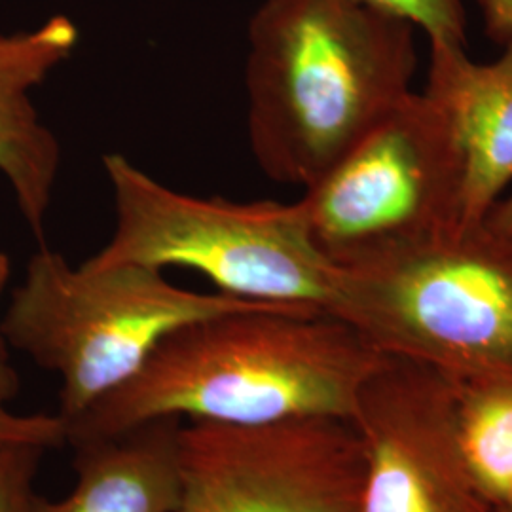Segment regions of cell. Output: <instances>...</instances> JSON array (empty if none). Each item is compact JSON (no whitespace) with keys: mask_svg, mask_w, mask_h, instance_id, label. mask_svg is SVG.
I'll list each match as a JSON object with an SVG mask.
<instances>
[{"mask_svg":"<svg viewBox=\"0 0 512 512\" xmlns=\"http://www.w3.org/2000/svg\"><path fill=\"white\" fill-rule=\"evenodd\" d=\"M103 169L114 230L88 264L186 268L205 275L219 293L319 311L351 325L349 272L315 243L300 200L190 196L118 152L103 156Z\"/></svg>","mask_w":512,"mask_h":512,"instance_id":"obj_3","label":"cell"},{"mask_svg":"<svg viewBox=\"0 0 512 512\" xmlns=\"http://www.w3.org/2000/svg\"><path fill=\"white\" fill-rule=\"evenodd\" d=\"M387 365L366 384L351 420L363 450L359 512H456V499L437 459L427 454L421 440L403 431L385 380Z\"/></svg>","mask_w":512,"mask_h":512,"instance_id":"obj_11","label":"cell"},{"mask_svg":"<svg viewBox=\"0 0 512 512\" xmlns=\"http://www.w3.org/2000/svg\"><path fill=\"white\" fill-rule=\"evenodd\" d=\"M19 376L10 361V346L0 336V448L8 444H38L48 450L67 444L65 423L57 414H16L8 404L16 399Z\"/></svg>","mask_w":512,"mask_h":512,"instance_id":"obj_13","label":"cell"},{"mask_svg":"<svg viewBox=\"0 0 512 512\" xmlns=\"http://www.w3.org/2000/svg\"><path fill=\"white\" fill-rule=\"evenodd\" d=\"M181 425L179 418H164L73 444L71 494L55 501L37 495L31 512L175 511L181 499Z\"/></svg>","mask_w":512,"mask_h":512,"instance_id":"obj_10","label":"cell"},{"mask_svg":"<svg viewBox=\"0 0 512 512\" xmlns=\"http://www.w3.org/2000/svg\"><path fill=\"white\" fill-rule=\"evenodd\" d=\"M48 448L38 444H8L0 448V512H31L35 478Z\"/></svg>","mask_w":512,"mask_h":512,"instance_id":"obj_15","label":"cell"},{"mask_svg":"<svg viewBox=\"0 0 512 512\" xmlns=\"http://www.w3.org/2000/svg\"><path fill=\"white\" fill-rule=\"evenodd\" d=\"M465 169L439 103L412 92L304 188L315 243L351 268L463 234Z\"/></svg>","mask_w":512,"mask_h":512,"instance_id":"obj_6","label":"cell"},{"mask_svg":"<svg viewBox=\"0 0 512 512\" xmlns=\"http://www.w3.org/2000/svg\"><path fill=\"white\" fill-rule=\"evenodd\" d=\"M262 306L277 304L188 291L139 264L73 266L42 243L12 291L0 336L59 376L57 416L69 423L131 380L171 332Z\"/></svg>","mask_w":512,"mask_h":512,"instance_id":"obj_4","label":"cell"},{"mask_svg":"<svg viewBox=\"0 0 512 512\" xmlns=\"http://www.w3.org/2000/svg\"><path fill=\"white\" fill-rule=\"evenodd\" d=\"M456 135L463 169L461 230L482 226L512 183V44L490 63L431 46L427 88Z\"/></svg>","mask_w":512,"mask_h":512,"instance_id":"obj_9","label":"cell"},{"mask_svg":"<svg viewBox=\"0 0 512 512\" xmlns=\"http://www.w3.org/2000/svg\"><path fill=\"white\" fill-rule=\"evenodd\" d=\"M385 14L406 19L421 29L429 46L465 48L467 19L463 0H363Z\"/></svg>","mask_w":512,"mask_h":512,"instance_id":"obj_14","label":"cell"},{"mask_svg":"<svg viewBox=\"0 0 512 512\" xmlns=\"http://www.w3.org/2000/svg\"><path fill=\"white\" fill-rule=\"evenodd\" d=\"M378 348L471 380H512V238L486 224L346 268Z\"/></svg>","mask_w":512,"mask_h":512,"instance_id":"obj_5","label":"cell"},{"mask_svg":"<svg viewBox=\"0 0 512 512\" xmlns=\"http://www.w3.org/2000/svg\"><path fill=\"white\" fill-rule=\"evenodd\" d=\"M10 272H12V264H10V258L6 253L0 251V296L4 293L6 285H8V279H10Z\"/></svg>","mask_w":512,"mask_h":512,"instance_id":"obj_18","label":"cell"},{"mask_svg":"<svg viewBox=\"0 0 512 512\" xmlns=\"http://www.w3.org/2000/svg\"><path fill=\"white\" fill-rule=\"evenodd\" d=\"M511 238H512V236H511Z\"/></svg>","mask_w":512,"mask_h":512,"instance_id":"obj_20","label":"cell"},{"mask_svg":"<svg viewBox=\"0 0 512 512\" xmlns=\"http://www.w3.org/2000/svg\"><path fill=\"white\" fill-rule=\"evenodd\" d=\"M416 27L363 0H264L247 25L245 120L260 171L308 188L414 92Z\"/></svg>","mask_w":512,"mask_h":512,"instance_id":"obj_2","label":"cell"},{"mask_svg":"<svg viewBox=\"0 0 512 512\" xmlns=\"http://www.w3.org/2000/svg\"><path fill=\"white\" fill-rule=\"evenodd\" d=\"M456 433L465 473L495 499L512 490V380H475Z\"/></svg>","mask_w":512,"mask_h":512,"instance_id":"obj_12","label":"cell"},{"mask_svg":"<svg viewBox=\"0 0 512 512\" xmlns=\"http://www.w3.org/2000/svg\"><path fill=\"white\" fill-rule=\"evenodd\" d=\"M80 31L57 14L31 31L0 35V175L38 245L54 200L61 147L33 103V92L73 57Z\"/></svg>","mask_w":512,"mask_h":512,"instance_id":"obj_8","label":"cell"},{"mask_svg":"<svg viewBox=\"0 0 512 512\" xmlns=\"http://www.w3.org/2000/svg\"><path fill=\"white\" fill-rule=\"evenodd\" d=\"M490 230H494L495 234H501V236H512V192L503 198L501 202L497 203L494 207V211L490 213V217L484 222Z\"/></svg>","mask_w":512,"mask_h":512,"instance_id":"obj_17","label":"cell"},{"mask_svg":"<svg viewBox=\"0 0 512 512\" xmlns=\"http://www.w3.org/2000/svg\"><path fill=\"white\" fill-rule=\"evenodd\" d=\"M391 353L319 311L262 306L171 332L126 384L65 423L67 444L164 418L224 425L355 418Z\"/></svg>","mask_w":512,"mask_h":512,"instance_id":"obj_1","label":"cell"},{"mask_svg":"<svg viewBox=\"0 0 512 512\" xmlns=\"http://www.w3.org/2000/svg\"><path fill=\"white\" fill-rule=\"evenodd\" d=\"M503 503H505V505H507V507H509V509H511L512 511V490H511V494L507 495V497H505V501H503Z\"/></svg>","mask_w":512,"mask_h":512,"instance_id":"obj_19","label":"cell"},{"mask_svg":"<svg viewBox=\"0 0 512 512\" xmlns=\"http://www.w3.org/2000/svg\"><path fill=\"white\" fill-rule=\"evenodd\" d=\"M486 33L492 40L512 44V0H480Z\"/></svg>","mask_w":512,"mask_h":512,"instance_id":"obj_16","label":"cell"},{"mask_svg":"<svg viewBox=\"0 0 512 512\" xmlns=\"http://www.w3.org/2000/svg\"><path fill=\"white\" fill-rule=\"evenodd\" d=\"M173 512H359L363 450L344 420L190 421Z\"/></svg>","mask_w":512,"mask_h":512,"instance_id":"obj_7","label":"cell"}]
</instances>
